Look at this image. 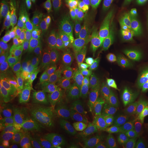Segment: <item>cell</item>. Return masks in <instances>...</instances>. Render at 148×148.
<instances>
[{
    "label": "cell",
    "mask_w": 148,
    "mask_h": 148,
    "mask_svg": "<svg viewBox=\"0 0 148 148\" xmlns=\"http://www.w3.org/2000/svg\"><path fill=\"white\" fill-rule=\"evenodd\" d=\"M101 98L92 95L86 101L85 110L81 135L84 137L93 139L101 132L102 122L100 111Z\"/></svg>",
    "instance_id": "obj_2"
},
{
    "label": "cell",
    "mask_w": 148,
    "mask_h": 148,
    "mask_svg": "<svg viewBox=\"0 0 148 148\" xmlns=\"http://www.w3.org/2000/svg\"><path fill=\"white\" fill-rule=\"evenodd\" d=\"M63 76V63L52 58L51 64L50 79L59 81Z\"/></svg>",
    "instance_id": "obj_34"
},
{
    "label": "cell",
    "mask_w": 148,
    "mask_h": 148,
    "mask_svg": "<svg viewBox=\"0 0 148 148\" xmlns=\"http://www.w3.org/2000/svg\"><path fill=\"white\" fill-rule=\"evenodd\" d=\"M86 27L77 22L72 21L68 25L64 37V46L72 55L78 56L79 46L86 32Z\"/></svg>",
    "instance_id": "obj_5"
},
{
    "label": "cell",
    "mask_w": 148,
    "mask_h": 148,
    "mask_svg": "<svg viewBox=\"0 0 148 148\" xmlns=\"http://www.w3.org/2000/svg\"><path fill=\"white\" fill-rule=\"evenodd\" d=\"M148 48L137 31L126 32L120 42L117 54L119 59L135 69L139 74L144 87L148 81L146 71Z\"/></svg>",
    "instance_id": "obj_1"
},
{
    "label": "cell",
    "mask_w": 148,
    "mask_h": 148,
    "mask_svg": "<svg viewBox=\"0 0 148 148\" xmlns=\"http://www.w3.org/2000/svg\"><path fill=\"white\" fill-rule=\"evenodd\" d=\"M122 140L119 138H116L112 140L106 147L104 148H123Z\"/></svg>",
    "instance_id": "obj_44"
},
{
    "label": "cell",
    "mask_w": 148,
    "mask_h": 148,
    "mask_svg": "<svg viewBox=\"0 0 148 148\" xmlns=\"http://www.w3.org/2000/svg\"><path fill=\"white\" fill-rule=\"evenodd\" d=\"M82 118L79 114L73 111L68 114L64 118L62 127L68 132L71 134L76 133L75 132L79 126Z\"/></svg>",
    "instance_id": "obj_24"
},
{
    "label": "cell",
    "mask_w": 148,
    "mask_h": 148,
    "mask_svg": "<svg viewBox=\"0 0 148 148\" xmlns=\"http://www.w3.org/2000/svg\"><path fill=\"white\" fill-rule=\"evenodd\" d=\"M47 101V96L44 90L32 93L26 90L19 99V107L34 114H38Z\"/></svg>",
    "instance_id": "obj_8"
},
{
    "label": "cell",
    "mask_w": 148,
    "mask_h": 148,
    "mask_svg": "<svg viewBox=\"0 0 148 148\" xmlns=\"http://www.w3.org/2000/svg\"><path fill=\"white\" fill-rule=\"evenodd\" d=\"M22 35V25L18 21L16 24V27L10 35L11 37L16 40H18L21 38Z\"/></svg>",
    "instance_id": "obj_43"
},
{
    "label": "cell",
    "mask_w": 148,
    "mask_h": 148,
    "mask_svg": "<svg viewBox=\"0 0 148 148\" xmlns=\"http://www.w3.org/2000/svg\"><path fill=\"white\" fill-rule=\"evenodd\" d=\"M114 132L112 130L102 131L97 134L92 139L96 148H104L112 140Z\"/></svg>",
    "instance_id": "obj_26"
},
{
    "label": "cell",
    "mask_w": 148,
    "mask_h": 148,
    "mask_svg": "<svg viewBox=\"0 0 148 148\" xmlns=\"http://www.w3.org/2000/svg\"><path fill=\"white\" fill-rule=\"evenodd\" d=\"M122 140L125 148H147L145 139L139 132L130 131Z\"/></svg>",
    "instance_id": "obj_20"
},
{
    "label": "cell",
    "mask_w": 148,
    "mask_h": 148,
    "mask_svg": "<svg viewBox=\"0 0 148 148\" xmlns=\"http://www.w3.org/2000/svg\"><path fill=\"white\" fill-rule=\"evenodd\" d=\"M82 59L77 56H71L63 63V76L75 79H79L84 64Z\"/></svg>",
    "instance_id": "obj_14"
},
{
    "label": "cell",
    "mask_w": 148,
    "mask_h": 148,
    "mask_svg": "<svg viewBox=\"0 0 148 148\" xmlns=\"http://www.w3.org/2000/svg\"><path fill=\"white\" fill-rule=\"evenodd\" d=\"M35 54V51L28 54L18 62V68L21 71L23 77H27L32 73V60Z\"/></svg>",
    "instance_id": "obj_31"
},
{
    "label": "cell",
    "mask_w": 148,
    "mask_h": 148,
    "mask_svg": "<svg viewBox=\"0 0 148 148\" xmlns=\"http://www.w3.org/2000/svg\"><path fill=\"white\" fill-rule=\"evenodd\" d=\"M144 92L145 93L148 102V81L147 85H145V87H144Z\"/></svg>",
    "instance_id": "obj_48"
},
{
    "label": "cell",
    "mask_w": 148,
    "mask_h": 148,
    "mask_svg": "<svg viewBox=\"0 0 148 148\" xmlns=\"http://www.w3.org/2000/svg\"><path fill=\"white\" fill-rule=\"evenodd\" d=\"M44 58L35 53L32 60V73L38 77L40 71L42 66Z\"/></svg>",
    "instance_id": "obj_38"
},
{
    "label": "cell",
    "mask_w": 148,
    "mask_h": 148,
    "mask_svg": "<svg viewBox=\"0 0 148 148\" xmlns=\"http://www.w3.org/2000/svg\"><path fill=\"white\" fill-rule=\"evenodd\" d=\"M84 148H96L95 147V146L94 145L93 143V141H92V139H90V140L89 143H88L86 147Z\"/></svg>",
    "instance_id": "obj_47"
},
{
    "label": "cell",
    "mask_w": 148,
    "mask_h": 148,
    "mask_svg": "<svg viewBox=\"0 0 148 148\" xmlns=\"http://www.w3.org/2000/svg\"><path fill=\"white\" fill-rule=\"evenodd\" d=\"M116 66L122 77L127 85L138 82L142 83V84L140 76L135 69L123 63L120 59L117 61Z\"/></svg>",
    "instance_id": "obj_17"
},
{
    "label": "cell",
    "mask_w": 148,
    "mask_h": 148,
    "mask_svg": "<svg viewBox=\"0 0 148 148\" xmlns=\"http://www.w3.org/2000/svg\"><path fill=\"white\" fill-rule=\"evenodd\" d=\"M18 106L16 102L13 103L8 107L1 110L0 113V128H2L14 118Z\"/></svg>",
    "instance_id": "obj_28"
},
{
    "label": "cell",
    "mask_w": 148,
    "mask_h": 148,
    "mask_svg": "<svg viewBox=\"0 0 148 148\" xmlns=\"http://www.w3.org/2000/svg\"><path fill=\"white\" fill-rule=\"evenodd\" d=\"M63 121L60 116L54 115L46 122L43 128V143L48 141H53V137L57 130L61 127Z\"/></svg>",
    "instance_id": "obj_22"
},
{
    "label": "cell",
    "mask_w": 148,
    "mask_h": 148,
    "mask_svg": "<svg viewBox=\"0 0 148 148\" xmlns=\"http://www.w3.org/2000/svg\"><path fill=\"white\" fill-rule=\"evenodd\" d=\"M80 143V140L79 138H75L74 139L71 140L70 142L64 145L63 148H76L78 144Z\"/></svg>",
    "instance_id": "obj_45"
},
{
    "label": "cell",
    "mask_w": 148,
    "mask_h": 148,
    "mask_svg": "<svg viewBox=\"0 0 148 148\" xmlns=\"http://www.w3.org/2000/svg\"><path fill=\"white\" fill-rule=\"evenodd\" d=\"M48 19L49 27L52 32L53 36V42L49 47L52 58L63 63L65 60H66L70 56L74 55H72L68 52L64 46L63 42H60L57 32L56 31L49 14H48Z\"/></svg>",
    "instance_id": "obj_11"
},
{
    "label": "cell",
    "mask_w": 148,
    "mask_h": 148,
    "mask_svg": "<svg viewBox=\"0 0 148 148\" xmlns=\"http://www.w3.org/2000/svg\"><path fill=\"white\" fill-rule=\"evenodd\" d=\"M129 93L131 95H134L140 94L144 88L142 83L138 82L131 85H127Z\"/></svg>",
    "instance_id": "obj_42"
},
{
    "label": "cell",
    "mask_w": 148,
    "mask_h": 148,
    "mask_svg": "<svg viewBox=\"0 0 148 148\" xmlns=\"http://www.w3.org/2000/svg\"><path fill=\"white\" fill-rule=\"evenodd\" d=\"M41 117L42 114L40 113L37 123L23 134L25 142L32 147L43 143L44 138Z\"/></svg>",
    "instance_id": "obj_15"
},
{
    "label": "cell",
    "mask_w": 148,
    "mask_h": 148,
    "mask_svg": "<svg viewBox=\"0 0 148 148\" xmlns=\"http://www.w3.org/2000/svg\"><path fill=\"white\" fill-rule=\"evenodd\" d=\"M139 27L143 37L148 40V18L145 16H139Z\"/></svg>",
    "instance_id": "obj_39"
},
{
    "label": "cell",
    "mask_w": 148,
    "mask_h": 148,
    "mask_svg": "<svg viewBox=\"0 0 148 148\" xmlns=\"http://www.w3.org/2000/svg\"><path fill=\"white\" fill-rule=\"evenodd\" d=\"M123 119L130 131L139 132L143 129L147 120V114L139 99H135L126 106Z\"/></svg>",
    "instance_id": "obj_3"
},
{
    "label": "cell",
    "mask_w": 148,
    "mask_h": 148,
    "mask_svg": "<svg viewBox=\"0 0 148 148\" xmlns=\"http://www.w3.org/2000/svg\"><path fill=\"white\" fill-rule=\"evenodd\" d=\"M52 58L45 57L42 66L40 71L38 77L39 79L48 83L50 80L51 73V64Z\"/></svg>",
    "instance_id": "obj_36"
},
{
    "label": "cell",
    "mask_w": 148,
    "mask_h": 148,
    "mask_svg": "<svg viewBox=\"0 0 148 148\" xmlns=\"http://www.w3.org/2000/svg\"><path fill=\"white\" fill-rule=\"evenodd\" d=\"M22 21V52L26 56L34 44V34L32 29V18L28 13L26 5L22 4L20 7Z\"/></svg>",
    "instance_id": "obj_9"
},
{
    "label": "cell",
    "mask_w": 148,
    "mask_h": 148,
    "mask_svg": "<svg viewBox=\"0 0 148 148\" xmlns=\"http://www.w3.org/2000/svg\"><path fill=\"white\" fill-rule=\"evenodd\" d=\"M59 82V81L50 79L43 88L46 94V103L48 106L52 104L57 100Z\"/></svg>",
    "instance_id": "obj_30"
},
{
    "label": "cell",
    "mask_w": 148,
    "mask_h": 148,
    "mask_svg": "<svg viewBox=\"0 0 148 148\" xmlns=\"http://www.w3.org/2000/svg\"><path fill=\"white\" fill-rule=\"evenodd\" d=\"M62 1L66 5H70L71 3V0H62Z\"/></svg>",
    "instance_id": "obj_49"
},
{
    "label": "cell",
    "mask_w": 148,
    "mask_h": 148,
    "mask_svg": "<svg viewBox=\"0 0 148 148\" xmlns=\"http://www.w3.org/2000/svg\"><path fill=\"white\" fill-rule=\"evenodd\" d=\"M38 119V114H32L26 109L20 108L14 120L19 133L23 135L37 123Z\"/></svg>",
    "instance_id": "obj_12"
},
{
    "label": "cell",
    "mask_w": 148,
    "mask_h": 148,
    "mask_svg": "<svg viewBox=\"0 0 148 148\" xmlns=\"http://www.w3.org/2000/svg\"><path fill=\"white\" fill-rule=\"evenodd\" d=\"M94 85L101 98L112 97L113 73L112 65L108 59L103 61L95 74Z\"/></svg>",
    "instance_id": "obj_4"
},
{
    "label": "cell",
    "mask_w": 148,
    "mask_h": 148,
    "mask_svg": "<svg viewBox=\"0 0 148 148\" xmlns=\"http://www.w3.org/2000/svg\"><path fill=\"white\" fill-rule=\"evenodd\" d=\"M18 132L13 119L10 122L1 128L0 139L1 145L7 146L11 144L17 137Z\"/></svg>",
    "instance_id": "obj_21"
},
{
    "label": "cell",
    "mask_w": 148,
    "mask_h": 148,
    "mask_svg": "<svg viewBox=\"0 0 148 148\" xmlns=\"http://www.w3.org/2000/svg\"><path fill=\"white\" fill-rule=\"evenodd\" d=\"M0 94L11 104L16 103L18 98V93L14 86L9 85L3 81L0 83Z\"/></svg>",
    "instance_id": "obj_25"
},
{
    "label": "cell",
    "mask_w": 148,
    "mask_h": 148,
    "mask_svg": "<svg viewBox=\"0 0 148 148\" xmlns=\"http://www.w3.org/2000/svg\"><path fill=\"white\" fill-rule=\"evenodd\" d=\"M106 15L111 23H116L123 12V0H104Z\"/></svg>",
    "instance_id": "obj_19"
},
{
    "label": "cell",
    "mask_w": 148,
    "mask_h": 148,
    "mask_svg": "<svg viewBox=\"0 0 148 148\" xmlns=\"http://www.w3.org/2000/svg\"><path fill=\"white\" fill-rule=\"evenodd\" d=\"M64 146H59L54 141H48L42 144V148H63Z\"/></svg>",
    "instance_id": "obj_46"
},
{
    "label": "cell",
    "mask_w": 148,
    "mask_h": 148,
    "mask_svg": "<svg viewBox=\"0 0 148 148\" xmlns=\"http://www.w3.org/2000/svg\"><path fill=\"white\" fill-rule=\"evenodd\" d=\"M22 38L16 40L10 36L7 45V54L11 57L16 58L22 51Z\"/></svg>",
    "instance_id": "obj_33"
},
{
    "label": "cell",
    "mask_w": 148,
    "mask_h": 148,
    "mask_svg": "<svg viewBox=\"0 0 148 148\" xmlns=\"http://www.w3.org/2000/svg\"><path fill=\"white\" fill-rule=\"evenodd\" d=\"M32 148H42V144H38L33 146Z\"/></svg>",
    "instance_id": "obj_50"
},
{
    "label": "cell",
    "mask_w": 148,
    "mask_h": 148,
    "mask_svg": "<svg viewBox=\"0 0 148 148\" xmlns=\"http://www.w3.org/2000/svg\"><path fill=\"white\" fill-rule=\"evenodd\" d=\"M66 102L73 112L84 117L86 101L84 92L82 87L71 95Z\"/></svg>",
    "instance_id": "obj_18"
},
{
    "label": "cell",
    "mask_w": 148,
    "mask_h": 148,
    "mask_svg": "<svg viewBox=\"0 0 148 148\" xmlns=\"http://www.w3.org/2000/svg\"><path fill=\"white\" fill-rule=\"evenodd\" d=\"M87 12L95 25H99L103 21L104 14L102 0H93L87 6Z\"/></svg>",
    "instance_id": "obj_23"
},
{
    "label": "cell",
    "mask_w": 148,
    "mask_h": 148,
    "mask_svg": "<svg viewBox=\"0 0 148 148\" xmlns=\"http://www.w3.org/2000/svg\"></svg>",
    "instance_id": "obj_52"
},
{
    "label": "cell",
    "mask_w": 148,
    "mask_h": 148,
    "mask_svg": "<svg viewBox=\"0 0 148 148\" xmlns=\"http://www.w3.org/2000/svg\"><path fill=\"white\" fill-rule=\"evenodd\" d=\"M53 12L56 18H59L63 13V8L62 0H51Z\"/></svg>",
    "instance_id": "obj_40"
},
{
    "label": "cell",
    "mask_w": 148,
    "mask_h": 148,
    "mask_svg": "<svg viewBox=\"0 0 148 148\" xmlns=\"http://www.w3.org/2000/svg\"><path fill=\"white\" fill-rule=\"evenodd\" d=\"M133 11L139 16L148 18V0H132Z\"/></svg>",
    "instance_id": "obj_35"
},
{
    "label": "cell",
    "mask_w": 148,
    "mask_h": 148,
    "mask_svg": "<svg viewBox=\"0 0 148 148\" xmlns=\"http://www.w3.org/2000/svg\"><path fill=\"white\" fill-rule=\"evenodd\" d=\"M113 73L112 97L119 99H127L131 95L128 86L122 77L117 66L112 65Z\"/></svg>",
    "instance_id": "obj_13"
},
{
    "label": "cell",
    "mask_w": 148,
    "mask_h": 148,
    "mask_svg": "<svg viewBox=\"0 0 148 148\" xmlns=\"http://www.w3.org/2000/svg\"><path fill=\"white\" fill-rule=\"evenodd\" d=\"M76 137V133L71 134L66 132L62 126L55 133L53 137V141L59 146H64Z\"/></svg>",
    "instance_id": "obj_29"
},
{
    "label": "cell",
    "mask_w": 148,
    "mask_h": 148,
    "mask_svg": "<svg viewBox=\"0 0 148 148\" xmlns=\"http://www.w3.org/2000/svg\"><path fill=\"white\" fill-rule=\"evenodd\" d=\"M101 131L111 130L119 117V108L116 101L111 97L101 98L100 101Z\"/></svg>",
    "instance_id": "obj_7"
},
{
    "label": "cell",
    "mask_w": 148,
    "mask_h": 148,
    "mask_svg": "<svg viewBox=\"0 0 148 148\" xmlns=\"http://www.w3.org/2000/svg\"><path fill=\"white\" fill-rule=\"evenodd\" d=\"M102 37L100 32H95L92 36V42L93 48L97 53L101 47Z\"/></svg>",
    "instance_id": "obj_41"
},
{
    "label": "cell",
    "mask_w": 148,
    "mask_h": 148,
    "mask_svg": "<svg viewBox=\"0 0 148 148\" xmlns=\"http://www.w3.org/2000/svg\"><path fill=\"white\" fill-rule=\"evenodd\" d=\"M34 51L35 53L42 56L43 58H52L50 51V48L43 41L41 35L40 33H38L37 40L35 45Z\"/></svg>",
    "instance_id": "obj_32"
},
{
    "label": "cell",
    "mask_w": 148,
    "mask_h": 148,
    "mask_svg": "<svg viewBox=\"0 0 148 148\" xmlns=\"http://www.w3.org/2000/svg\"><path fill=\"white\" fill-rule=\"evenodd\" d=\"M18 21L16 6L10 0L3 2L1 7L0 32L1 38L11 35Z\"/></svg>",
    "instance_id": "obj_6"
},
{
    "label": "cell",
    "mask_w": 148,
    "mask_h": 148,
    "mask_svg": "<svg viewBox=\"0 0 148 148\" xmlns=\"http://www.w3.org/2000/svg\"><path fill=\"white\" fill-rule=\"evenodd\" d=\"M81 87L82 84L79 79L63 76L59 82L57 103L61 104L66 102L69 97Z\"/></svg>",
    "instance_id": "obj_10"
},
{
    "label": "cell",
    "mask_w": 148,
    "mask_h": 148,
    "mask_svg": "<svg viewBox=\"0 0 148 148\" xmlns=\"http://www.w3.org/2000/svg\"><path fill=\"white\" fill-rule=\"evenodd\" d=\"M97 53L92 45V36H87L79 46L78 55L82 59L85 65L89 66L95 61Z\"/></svg>",
    "instance_id": "obj_16"
},
{
    "label": "cell",
    "mask_w": 148,
    "mask_h": 148,
    "mask_svg": "<svg viewBox=\"0 0 148 148\" xmlns=\"http://www.w3.org/2000/svg\"><path fill=\"white\" fill-rule=\"evenodd\" d=\"M147 148H148V146H147Z\"/></svg>",
    "instance_id": "obj_51"
},
{
    "label": "cell",
    "mask_w": 148,
    "mask_h": 148,
    "mask_svg": "<svg viewBox=\"0 0 148 148\" xmlns=\"http://www.w3.org/2000/svg\"><path fill=\"white\" fill-rule=\"evenodd\" d=\"M26 84H27V90H26L32 93H34L37 92L40 90H41L40 86V82H39V79L38 77L32 73L27 77Z\"/></svg>",
    "instance_id": "obj_37"
},
{
    "label": "cell",
    "mask_w": 148,
    "mask_h": 148,
    "mask_svg": "<svg viewBox=\"0 0 148 148\" xmlns=\"http://www.w3.org/2000/svg\"><path fill=\"white\" fill-rule=\"evenodd\" d=\"M23 77L21 71L18 68V62L14 64L10 70L2 77V80L12 86L16 84Z\"/></svg>",
    "instance_id": "obj_27"
}]
</instances>
